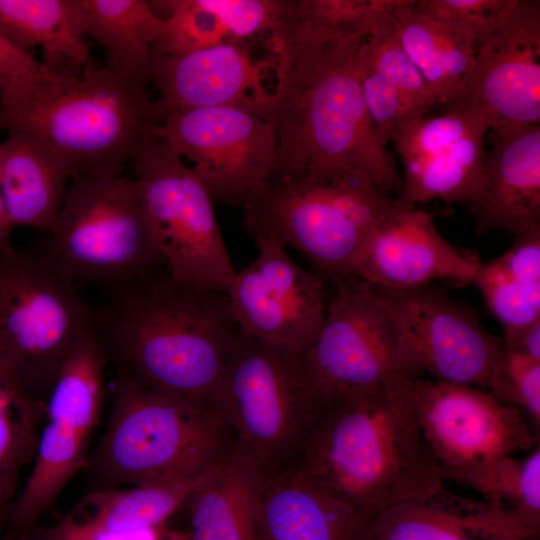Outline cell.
Wrapping results in <instances>:
<instances>
[{"label": "cell", "mask_w": 540, "mask_h": 540, "mask_svg": "<svg viewBox=\"0 0 540 540\" xmlns=\"http://www.w3.org/2000/svg\"><path fill=\"white\" fill-rule=\"evenodd\" d=\"M424 438L445 480L482 494L497 465L537 443L523 413L469 385L413 379Z\"/></svg>", "instance_id": "obj_11"}, {"label": "cell", "mask_w": 540, "mask_h": 540, "mask_svg": "<svg viewBox=\"0 0 540 540\" xmlns=\"http://www.w3.org/2000/svg\"><path fill=\"white\" fill-rule=\"evenodd\" d=\"M489 128L472 108L447 109L402 125L392 141L403 163V191L410 204L438 199L466 205L476 195Z\"/></svg>", "instance_id": "obj_18"}, {"label": "cell", "mask_w": 540, "mask_h": 540, "mask_svg": "<svg viewBox=\"0 0 540 540\" xmlns=\"http://www.w3.org/2000/svg\"><path fill=\"white\" fill-rule=\"evenodd\" d=\"M394 34L422 73L437 103L446 104L470 73L475 53L454 29L403 0L393 20Z\"/></svg>", "instance_id": "obj_29"}, {"label": "cell", "mask_w": 540, "mask_h": 540, "mask_svg": "<svg viewBox=\"0 0 540 540\" xmlns=\"http://www.w3.org/2000/svg\"><path fill=\"white\" fill-rule=\"evenodd\" d=\"M482 495L486 501L511 508L529 524L540 528V447L528 456L503 459L490 477Z\"/></svg>", "instance_id": "obj_34"}, {"label": "cell", "mask_w": 540, "mask_h": 540, "mask_svg": "<svg viewBox=\"0 0 540 540\" xmlns=\"http://www.w3.org/2000/svg\"><path fill=\"white\" fill-rule=\"evenodd\" d=\"M255 242L258 256L227 292L232 314L245 337L303 353L325 320L322 282L274 239Z\"/></svg>", "instance_id": "obj_15"}, {"label": "cell", "mask_w": 540, "mask_h": 540, "mask_svg": "<svg viewBox=\"0 0 540 540\" xmlns=\"http://www.w3.org/2000/svg\"><path fill=\"white\" fill-rule=\"evenodd\" d=\"M131 163L170 276L227 294L236 271L205 185L161 137Z\"/></svg>", "instance_id": "obj_10"}, {"label": "cell", "mask_w": 540, "mask_h": 540, "mask_svg": "<svg viewBox=\"0 0 540 540\" xmlns=\"http://www.w3.org/2000/svg\"><path fill=\"white\" fill-rule=\"evenodd\" d=\"M44 413L45 402L31 396L0 360V529L18 495L20 474L34 459Z\"/></svg>", "instance_id": "obj_31"}, {"label": "cell", "mask_w": 540, "mask_h": 540, "mask_svg": "<svg viewBox=\"0 0 540 540\" xmlns=\"http://www.w3.org/2000/svg\"><path fill=\"white\" fill-rule=\"evenodd\" d=\"M217 412L236 447L263 473L298 459L320 409L303 376L300 352L243 335L225 372ZM297 461V460H296Z\"/></svg>", "instance_id": "obj_8"}, {"label": "cell", "mask_w": 540, "mask_h": 540, "mask_svg": "<svg viewBox=\"0 0 540 540\" xmlns=\"http://www.w3.org/2000/svg\"><path fill=\"white\" fill-rule=\"evenodd\" d=\"M392 20L364 38L360 54L399 91L417 117L424 116L437 101L422 73L399 44Z\"/></svg>", "instance_id": "obj_33"}, {"label": "cell", "mask_w": 540, "mask_h": 540, "mask_svg": "<svg viewBox=\"0 0 540 540\" xmlns=\"http://www.w3.org/2000/svg\"><path fill=\"white\" fill-rule=\"evenodd\" d=\"M266 44L275 83L248 111L276 136L268 182L309 181L341 169L366 173L401 196L402 177L366 111L358 73L364 36H338L305 22L284 0Z\"/></svg>", "instance_id": "obj_1"}, {"label": "cell", "mask_w": 540, "mask_h": 540, "mask_svg": "<svg viewBox=\"0 0 540 540\" xmlns=\"http://www.w3.org/2000/svg\"><path fill=\"white\" fill-rule=\"evenodd\" d=\"M7 132L6 140L0 142V176L9 219L14 227L51 233L72 178L70 166L33 133L23 129Z\"/></svg>", "instance_id": "obj_24"}, {"label": "cell", "mask_w": 540, "mask_h": 540, "mask_svg": "<svg viewBox=\"0 0 540 540\" xmlns=\"http://www.w3.org/2000/svg\"><path fill=\"white\" fill-rule=\"evenodd\" d=\"M480 262L439 233L433 213L404 200L371 236L354 276L386 289L418 288L434 281L467 285Z\"/></svg>", "instance_id": "obj_19"}, {"label": "cell", "mask_w": 540, "mask_h": 540, "mask_svg": "<svg viewBox=\"0 0 540 540\" xmlns=\"http://www.w3.org/2000/svg\"><path fill=\"white\" fill-rule=\"evenodd\" d=\"M445 105L478 111L489 130L540 124V1H516Z\"/></svg>", "instance_id": "obj_17"}, {"label": "cell", "mask_w": 540, "mask_h": 540, "mask_svg": "<svg viewBox=\"0 0 540 540\" xmlns=\"http://www.w3.org/2000/svg\"><path fill=\"white\" fill-rule=\"evenodd\" d=\"M0 35L25 53L40 47L42 62L61 74L92 63L78 0H0Z\"/></svg>", "instance_id": "obj_26"}, {"label": "cell", "mask_w": 540, "mask_h": 540, "mask_svg": "<svg viewBox=\"0 0 540 540\" xmlns=\"http://www.w3.org/2000/svg\"><path fill=\"white\" fill-rule=\"evenodd\" d=\"M375 292L393 329L400 363L410 378L489 389L502 352L466 305L429 286Z\"/></svg>", "instance_id": "obj_12"}, {"label": "cell", "mask_w": 540, "mask_h": 540, "mask_svg": "<svg viewBox=\"0 0 540 540\" xmlns=\"http://www.w3.org/2000/svg\"><path fill=\"white\" fill-rule=\"evenodd\" d=\"M481 182L465 205L479 234L540 226V124L490 130Z\"/></svg>", "instance_id": "obj_21"}, {"label": "cell", "mask_w": 540, "mask_h": 540, "mask_svg": "<svg viewBox=\"0 0 540 540\" xmlns=\"http://www.w3.org/2000/svg\"><path fill=\"white\" fill-rule=\"evenodd\" d=\"M333 282L336 292L323 326L300 353L306 386L320 410L395 375L407 376L374 286L357 276Z\"/></svg>", "instance_id": "obj_13"}, {"label": "cell", "mask_w": 540, "mask_h": 540, "mask_svg": "<svg viewBox=\"0 0 540 540\" xmlns=\"http://www.w3.org/2000/svg\"><path fill=\"white\" fill-rule=\"evenodd\" d=\"M517 0H416L417 8L458 32L476 54Z\"/></svg>", "instance_id": "obj_35"}, {"label": "cell", "mask_w": 540, "mask_h": 540, "mask_svg": "<svg viewBox=\"0 0 540 540\" xmlns=\"http://www.w3.org/2000/svg\"><path fill=\"white\" fill-rule=\"evenodd\" d=\"M209 474L178 483L91 490L67 515L111 531L155 528L167 524Z\"/></svg>", "instance_id": "obj_30"}, {"label": "cell", "mask_w": 540, "mask_h": 540, "mask_svg": "<svg viewBox=\"0 0 540 540\" xmlns=\"http://www.w3.org/2000/svg\"><path fill=\"white\" fill-rule=\"evenodd\" d=\"M24 540H187L186 531L167 524L133 532H118L77 521L67 514L48 527L35 525L21 535Z\"/></svg>", "instance_id": "obj_41"}, {"label": "cell", "mask_w": 540, "mask_h": 540, "mask_svg": "<svg viewBox=\"0 0 540 540\" xmlns=\"http://www.w3.org/2000/svg\"><path fill=\"white\" fill-rule=\"evenodd\" d=\"M369 522L312 485L294 466L264 474L259 540H362Z\"/></svg>", "instance_id": "obj_23"}, {"label": "cell", "mask_w": 540, "mask_h": 540, "mask_svg": "<svg viewBox=\"0 0 540 540\" xmlns=\"http://www.w3.org/2000/svg\"><path fill=\"white\" fill-rule=\"evenodd\" d=\"M46 256L74 282L111 288L163 261L136 179L79 178L66 191Z\"/></svg>", "instance_id": "obj_6"}, {"label": "cell", "mask_w": 540, "mask_h": 540, "mask_svg": "<svg viewBox=\"0 0 540 540\" xmlns=\"http://www.w3.org/2000/svg\"><path fill=\"white\" fill-rule=\"evenodd\" d=\"M93 329L119 372L153 393L214 412L243 338L226 293L157 269L111 288L94 309Z\"/></svg>", "instance_id": "obj_2"}, {"label": "cell", "mask_w": 540, "mask_h": 540, "mask_svg": "<svg viewBox=\"0 0 540 540\" xmlns=\"http://www.w3.org/2000/svg\"><path fill=\"white\" fill-rule=\"evenodd\" d=\"M488 391L500 401L525 413L534 426L539 429V360L502 347Z\"/></svg>", "instance_id": "obj_36"}, {"label": "cell", "mask_w": 540, "mask_h": 540, "mask_svg": "<svg viewBox=\"0 0 540 540\" xmlns=\"http://www.w3.org/2000/svg\"><path fill=\"white\" fill-rule=\"evenodd\" d=\"M60 75L0 35V107L15 103L41 81Z\"/></svg>", "instance_id": "obj_40"}, {"label": "cell", "mask_w": 540, "mask_h": 540, "mask_svg": "<svg viewBox=\"0 0 540 540\" xmlns=\"http://www.w3.org/2000/svg\"><path fill=\"white\" fill-rule=\"evenodd\" d=\"M507 340L540 321V226L517 235L492 261L480 262L472 284Z\"/></svg>", "instance_id": "obj_27"}, {"label": "cell", "mask_w": 540, "mask_h": 540, "mask_svg": "<svg viewBox=\"0 0 540 540\" xmlns=\"http://www.w3.org/2000/svg\"><path fill=\"white\" fill-rule=\"evenodd\" d=\"M295 4L305 22L338 36L366 37L383 12L382 0H295Z\"/></svg>", "instance_id": "obj_37"}, {"label": "cell", "mask_w": 540, "mask_h": 540, "mask_svg": "<svg viewBox=\"0 0 540 540\" xmlns=\"http://www.w3.org/2000/svg\"><path fill=\"white\" fill-rule=\"evenodd\" d=\"M244 229L303 253L332 281L354 276L370 237L318 181L267 182L243 206Z\"/></svg>", "instance_id": "obj_16"}, {"label": "cell", "mask_w": 540, "mask_h": 540, "mask_svg": "<svg viewBox=\"0 0 540 540\" xmlns=\"http://www.w3.org/2000/svg\"><path fill=\"white\" fill-rule=\"evenodd\" d=\"M412 382L395 375L322 408L293 465L297 472L368 520L441 491Z\"/></svg>", "instance_id": "obj_3"}, {"label": "cell", "mask_w": 540, "mask_h": 540, "mask_svg": "<svg viewBox=\"0 0 540 540\" xmlns=\"http://www.w3.org/2000/svg\"><path fill=\"white\" fill-rule=\"evenodd\" d=\"M264 474L235 449L188 499L187 540H259Z\"/></svg>", "instance_id": "obj_25"}, {"label": "cell", "mask_w": 540, "mask_h": 540, "mask_svg": "<svg viewBox=\"0 0 540 540\" xmlns=\"http://www.w3.org/2000/svg\"><path fill=\"white\" fill-rule=\"evenodd\" d=\"M148 2L164 20L162 31L152 45L153 53L181 57L232 42L222 22L202 0Z\"/></svg>", "instance_id": "obj_32"}, {"label": "cell", "mask_w": 540, "mask_h": 540, "mask_svg": "<svg viewBox=\"0 0 540 540\" xmlns=\"http://www.w3.org/2000/svg\"><path fill=\"white\" fill-rule=\"evenodd\" d=\"M84 28L105 50L108 68L146 84L152 80V45L164 20L144 0H78Z\"/></svg>", "instance_id": "obj_28"}, {"label": "cell", "mask_w": 540, "mask_h": 540, "mask_svg": "<svg viewBox=\"0 0 540 540\" xmlns=\"http://www.w3.org/2000/svg\"><path fill=\"white\" fill-rule=\"evenodd\" d=\"M502 347L540 361V321L526 327L513 337L501 340Z\"/></svg>", "instance_id": "obj_42"}, {"label": "cell", "mask_w": 540, "mask_h": 540, "mask_svg": "<svg viewBox=\"0 0 540 540\" xmlns=\"http://www.w3.org/2000/svg\"><path fill=\"white\" fill-rule=\"evenodd\" d=\"M193 171L213 202L244 206L268 180L276 152L272 126L235 106L169 113L159 130Z\"/></svg>", "instance_id": "obj_14"}, {"label": "cell", "mask_w": 540, "mask_h": 540, "mask_svg": "<svg viewBox=\"0 0 540 540\" xmlns=\"http://www.w3.org/2000/svg\"><path fill=\"white\" fill-rule=\"evenodd\" d=\"M14 228L4 202L0 176V250H10L13 248L10 243V237Z\"/></svg>", "instance_id": "obj_43"}, {"label": "cell", "mask_w": 540, "mask_h": 540, "mask_svg": "<svg viewBox=\"0 0 540 540\" xmlns=\"http://www.w3.org/2000/svg\"><path fill=\"white\" fill-rule=\"evenodd\" d=\"M226 28L232 42L267 34L274 25L284 0H202Z\"/></svg>", "instance_id": "obj_39"}, {"label": "cell", "mask_w": 540, "mask_h": 540, "mask_svg": "<svg viewBox=\"0 0 540 540\" xmlns=\"http://www.w3.org/2000/svg\"><path fill=\"white\" fill-rule=\"evenodd\" d=\"M362 540H534L508 507L479 502L444 488L425 499L375 515Z\"/></svg>", "instance_id": "obj_22"}, {"label": "cell", "mask_w": 540, "mask_h": 540, "mask_svg": "<svg viewBox=\"0 0 540 540\" xmlns=\"http://www.w3.org/2000/svg\"><path fill=\"white\" fill-rule=\"evenodd\" d=\"M273 59L256 60L242 42H226L181 57L152 52V80L165 117L172 112L235 106L248 110L267 91Z\"/></svg>", "instance_id": "obj_20"}, {"label": "cell", "mask_w": 540, "mask_h": 540, "mask_svg": "<svg viewBox=\"0 0 540 540\" xmlns=\"http://www.w3.org/2000/svg\"><path fill=\"white\" fill-rule=\"evenodd\" d=\"M358 73L368 117L380 140L387 145L402 125L418 117L399 91L361 56L360 50Z\"/></svg>", "instance_id": "obj_38"}, {"label": "cell", "mask_w": 540, "mask_h": 540, "mask_svg": "<svg viewBox=\"0 0 540 540\" xmlns=\"http://www.w3.org/2000/svg\"><path fill=\"white\" fill-rule=\"evenodd\" d=\"M94 326V309L46 254L0 250V360L46 400L65 360Z\"/></svg>", "instance_id": "obj_7"}, {"label": "cell", "mask_w": 540, "mask_h": 540, "mask_svg": "<svg viewBox=\"0 0 540 540\" xmlns=\"http://www.w3.org/2000/svg\"><path fill=\"white\" fill-rule=\"evenodd\" d=\"M107 357L92 329L62 365L45 400L33 467L10 509L6 534L21 536L34 527L68 482L85 469L103 409Z\"/></svg>", "instance_id": "obj_9"}, {"label": "cell", "mask_w": 540, "mask_h": 540, "mask_svg": "<svg viewBox=\"0 0 540 540\" xmlns=\"http://www.w3.org/2000/svg\"><path fill=\"white\" fill-rule=\"evenodd\" d=\"M164 122L146 84L93 63L80 76L39 83L15 105L0 109V130L38 136L70 166L72 179L121 176Z\"/></svg>", "instance_id": "obj_4"}, {"label": "cell", "mask_w": 540, "mask_h": 540, "mask_svg": "<svg viewBox=\"0 0 540 540\" xmlns=\"http://www.w3.org/2000/svg\"><path fill=\"white\" fill-rule=\"evenodd\" d=\"M0 540H24L21 536H13L9 534H4L0 537Z\"/></svg>", "instance_id": "obj_44"}, {"label": "cell", "mask_w": 540, "mask_h": 540, "mask_svg": "<svg viewBox=\"0 0 540 540\" xmlns=\"http://www.w3.org/2000/svg\"><path fill=\"white\" fill-rule=\"evenodd\" d=\"M235 447L219 413L153 393L118 371L107 426L84 470L91 490L185 482L212 472Z\"/></svg>", "instance_id": "obj_5"}]
</instances>
